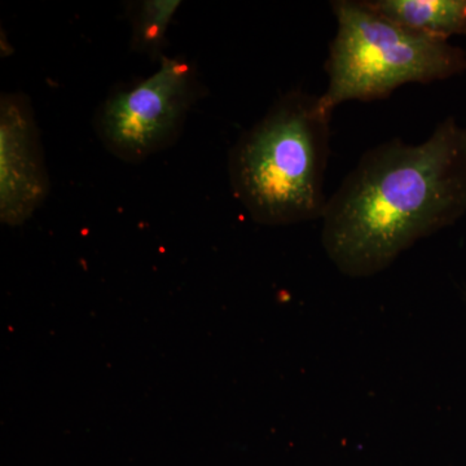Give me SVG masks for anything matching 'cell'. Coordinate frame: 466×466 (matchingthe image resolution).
<instances>
[{"mask_svg":"<svg viewBox=\"0 0 466 466\" xmlns=\"http://www.w3.org/2000/svg\"><path fill=\"white\" fill-rule=\"evenodd\" d=\"M465 213L466 127L450 116L421 144L364 153L327 202L321 242L341 274L370 278Z\"/></svg>","mask_w":466,"mask_h":466,"instance_id":"cell-1","label":"cell"},{"mask_svg":"<svg viewBox=\"0 0 466 466\" xmlns=\"http://www.w3.org/2000/svg\"><path fill=\"white\" fill-rule=\"evenodd\" d=\"M332 113L320 99L291 90L242 133L229 152L233 196L259 225L321 219Z\"/></svg>","mask_w":466,"mask_h":466,"instance_id":"cell-2","label":"cell"},{"mask_svg":"<svg viewBox=\"0 0 466 466\" xmlns=\"http://www.w3.org/2000/svg\"><path fill=\"white\" fill-rule=\"evenodd\" d=\"M337 21L325 72L327 90L319 96L329 113L348 101L390 96L408 84H433L466 73V52L397 25L363 0L330 2Z\"/></svg>","mask_w":466,"mask_h":466,"instance_id":"cell-3","label":"cell"},{"mask_svg":"<svg viewBox=\"0 0 466 466\" xmlns=\"http://www.w3.org/2000/svg\"><path fill=\"white\" fill-rule=\"evenodd\" d=\"M207 94L193 61L165 55L152 76L110 92L95 113V133L110 155L139 164L179 140L189 112Z\"/></svg>","mask_w":466,"mask_h":466,"instance_id":"cell-4","label":"cell"},{"mask_svg":"<svg viewBox=\"0 0 466 466\" xmlns=\"http://www.w3.org/2000/svg\"><path fill=\"white\" fill-rule=\"evenodd\" d=\"M41 133L23 92L0 96V220L24 225L50 195Z\"/></svg>","mask_w":466,"mask_h":466,"instance_id":"cell-5","label":"cell"},{"mask_svg":"<svg viewBox=\"0 0 466 466\" xmlns=\"http://www.w3.org/2000/svg\"><path fill=\"white\" fill-rule=\"evenodd\" d=\"M368 8L437 41L466 35V0H363Z\"/></svg>","mask_w":466,"mask_h":466,"instance_id":"cell-6","label":"cell"},{"mask_svg":"<svg viewBox=\"0 0 466 466\" xmlns=\"http://www.w3.org/2000/svg\"><path fill=\"white\" fill-rule=\"evenodd\" d=\"M180 0H134L126 3V16L130 21V48L152 61L165 56L167 32L175 15L182 7Z\"/></svg>","mask_w":466,"mask_h":466,"instance_id":"cell-7","label":"cell"}]
</instances>
